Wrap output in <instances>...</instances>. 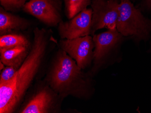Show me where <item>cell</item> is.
<instances>
[{
    "mask_svg": "<svg viewBox=\"0 0 151 113\" xmlns=\"http://www.w3.org/2000/svg\"><path fill=\"white\" fill-rule=\"evenodd\" d=\"M123 37L116 28L108 29L106 32L92 36L95 48L93 66L88 71L91 75L94 76L100 70L108 55L120 42Z\"/></svg>",
    "mask_w": 151,
    "mask_h": 113,
    "instance_id": "obj_8",
    "label": "cell"
},
{
    "mask_svg": "<svg viewBox=\"0 0 151 113\" xmlns=\"http://www.w3.org/2000/svg\"><path fill=\"white\" fill-rule=\"evenodd\" d=\"M30 48L18 46L5 50H0L1 62L6 66L19 68L28 55Z\"/></svg>",
    "mask_w": 151,
    "mask_h": 113,
    "instance_id": "obj_11",
    "label": "cell"
},
{
    "mask_svg": "<svg viewBox=\"0 0 151 113\" xmlns=\"http://www.w3.org/2000/svg\"><path fill=\"white\" fill-rule=\"evenodd\" d=\"M29 0H0L2 7L7 11L17 12L23 9Z\"/></svg>",
    "mask_w": 151,
    "mask_h": 113,
    "instance_id": "obj_14",
    "label": "cell"
},
{
    "mask_svg": "<svg viewBox=\"0 0 151 113\" xmlns=\"http://www.w3.org/2000/svg\"><path fill=\"white\" fill-rule=\"evenodd\" d=\"M22 46L28 48L31 46L28 39L24 35L13 33L0 36V50Z\"/></svg>",
    "mask_w": 151,
    "mask_h": 113,
    "instance_id": "obj_12",
    "label": "cell"
},
{
    "mask_svg": "<svg viewBox=\"0 0 151 113\" xmlns=\"http://www.w3.org/2000/svg\"><path fill=\"white\" fill-rule=\"evenodd\" d=\"M19 69L14 66H6L5 68L1 71L0 84L10 81L16 75Z\"/></svg>",
    "mask_w": 151,
    "mask_h": 113,
    "instance_id": "obj_15",
    "label": "cell"
},
{
    "mask_svg": "<svg viewBox=\"0 0 151 113\" xmlns=\"http://www.w3.org/2000/svg\"><path fill=\"white\" fill-rule=\"evenodd\" d=\"M119 4L117 0H92L91 36L99 29L116 28Z\"/></svg>",
    "mask_w": 151,
    "mask_h": 113,
    "instance_id": "obj_5",
    "label": "cell"
},
{
    "mask_svg": "<svg viewBox=\"0 0 151 113\" xmlns=\"http://www.w3.org/2000/svg\"><path fill=\"white\" fill-rule=\"evenodd\" d=\"M146 3L147 7L151 8V0H146Z\"/></svg>",
    "mask_w": 151,
    "mask_h": 113,
    "instance_id": "obj_16",
    "label": "cell"
},
{
    "mask_svg": "<svg viewBox=\"0 0 151 113\" xmlns=\"http://www.w3.org/2000/svg\"><path fill=\"white\" fill-rule=\"evenodd\" d=\"M92 10L87 8L68 21L63 20L58 26L61 39H72L91 35Z\"/></svg>",
    "mask_w": 151,
    "mask_h": 113,
    "instance_id": "obj_9",
    "label": "cell"
},
{
    "mask_svg": "<svg viewBox=\"0 0 151 113\" xmlns=\"http://www.w3.org/2000/svg\"><path fill=\"white\" fill-rule=\"evenodd\" d=\"M5 67H6V65L4 64H3L2 62H0V70H1V71L2 70L5 68Z\"/></svg>",
    "mask_w": 151,
    "mask_h": 113,
    "instance_id": "obj_17",
    "label": "cell"
},
{
    "mask_svg": "<svg viewBox=\"0 0 151 113\" xmlns=\"http://www.w3.org/2000/svg\"><path fill=\"white\" fill-rule=\"evenodd\" d=\"M93 77L59 48L52 60L44 79L63 99L71 96L88 100L95 93Z\"/></svg>",
    "mask_w": 151,
    "mask_h": 113,
    "instance_id": "obj_2",
    "label": "cell"
},
{
    "mask_svg": "<svg viewBox=\"0 0 151 113\" xmlns=\"http://www.w3.org/2000/svg\"><path fill=\"white\" fill-rule=\"evenodd\" d=\"M58 45L59 48L65 51L82 70L91 65L95 48L91 35L72 39H61Z\"/></svg>",
    "mask_w": 151,
    "mask_h": 113,
    "instance_id": "obj_6",
    "label": "cell"
},
{
    "mask_svg": "<svg viewBox=\"0 0 151 113\" xmlns=\"http://www.w3.org/2000/svg\"><path fill=\"white\" fill-rule=\"evenodd\" d=\"M60 0H29L23 11L50 27L58 26L62 20Z\"/></svg>",
    "mask_w": 151,
    "mask_h": 113,
    "instance_id": "obj_7",
    "label": "cell"
},
{
    "mask_svg": "<svg viewBox=\"0 0 151 113\" xmlns=\"http://www.w3.org/2000/svg\"><path fill=\"white\" fill-rule=\"evenodd\" d=\"M65 12L68 19H71L91 5L92 0H64Z\"/></svg>",
    "mask_w": 151,
    "mask_h": 113,
    "instance_id": "obj_13",
    "label": "cell"
},
{
    "mask_svg": "<svg viewBox=\"0 0 151 113\" xmlns=\"http://www.w3.org/2000/svg\"><path fill=\"white\" fill-rule=\"evenodd\" d=\"M49 35L45 28L34 29L33 43L24 62L12 79L0 84V113H14L18 110L43 68Z\"/></svg>",
    "mask_w": 151,
    "mask_h": 113,
    "instance_id": "obj_1",
    "label": "cell"
},
{
    "mask_svg": "<svg viewBox=\"0 0 151 113\" xmlns=\"http://www.w3.org/2000/svg\"><path fill=\"white\" fill-rule=\"evenodd\" d=\"M116 28L123 37H132L138 40L147 39L151 22L145 18L130 0H121Z\"/></svg>",
    "mask_w": 151,
    "mask_h": 113,
    "instance_id": "obj_4",
    "label": "cell"
},
{
    "mask_svg": "<svg viewBox=\"0 0 151 113\" xmlns=\"http://www.w3.org/2000/svg\"><path fill=\"white\" fill-rule=\"evenodd\" d=\"M30 25L28 20L0 8V36L24 31Z\"/></svg>",
    "mask_w": 151,
    "mask_h": 113,
    "instance_id": "obj_10",
    "label": "cell"
},
{
    "mask_svg": "<svg viewBox=\"0 0 151 113\" xmlns=\"http://www.w3.org/2000/svg\"><path fill=\"white\" fill-rule=\"evenodd\" d=\"M63 100L44 79L40 80L27 92L17 113H62Z\"/></svg>",
    "mask_w": 151,
    "mask_h": 113,
    "instance_id": "obj_3",
    "label": "cell"
}]
</instances>
